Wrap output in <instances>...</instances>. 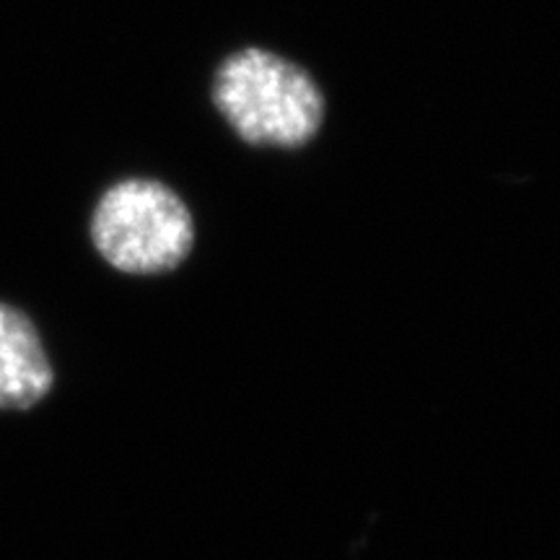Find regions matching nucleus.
<instances>
[{"label":"nucleus","mask_w":560,"mask_h":560,"mask_svg":"<svg viewBox=\"0 0 560 560\" xmlns=\"http://www.w3.org/2000/svg\"><path fill=\"white\" fill-rule=\"evenodd\" d=\"M210 102L242 143L265 149L310 145L327 115L325 94L310 70L257 45L223 58Z\"/></svg>","instance_id":"f257e3e1"},{"label":"nucleus","mask_w":560,"mask_h":560,"mask_svg":"<svg viewBox=\"0 0 560 560\" xmlns=\"http://www.w3.org/2000/svg\"><path fill=\"white\" fill-rule=\"evenodd\" d=\"M96 255L125 276H164L195 247V219L185 198L164 182L128 177L102 192L91 210Z\"/></svg>","instance_id":"f03ea898"},{"label":"nucleus","mask_w":560,"mask_h":560,"mask_svg":"<svg viewBox=\"0 0 560 560\" xmlns=\"http://www.w3.org/2000/svg\"><path fill=\"white\" fill-rule=\"evenodd\" d=\"M55 387V369L26 312L0 301V410H32Z\"/></svg>","instance_id":"7ed1b4c3"}]
</instances>
